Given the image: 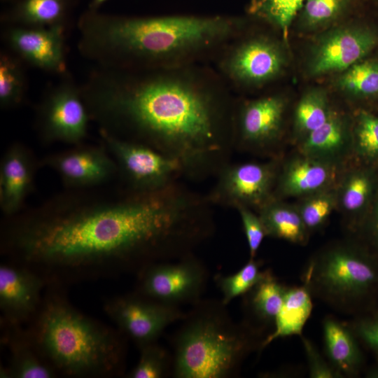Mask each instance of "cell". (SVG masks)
Listing matches in <instances>:
<instances>
[{"label": "cell", "instance_id": "obj_21", "mask_svg": "<svg viewBox=\"0 0 378 378\" xmlns=\"http://www.w3.org/2000/svg\"><path fill=\"white\" fill-rule=\"evenodd\" d=\"M3 342L9 352L6 365H1V378H55L57 373L41 355L22 325L1 324Z\"/></svg>", "mask_w": 378, "mask_h": 378}, {"label": "cell", "instance_id": "obj_22", "mask_svg": "<svg viewBox=\"0 0 378 378\" xmlns=\"http://www.w3.org/2000/svg\"><path fill=\"white\" fill-rule=\"evenodd\" d=\"M298 144L300 153L345 165L352 156V121L332 109L328 119Z\"/></svg>", "mask_w": 378, "mask_h": 378}, {"label": "cell", "instance_id": "obj_39", "mask_svg": "<svg viewBox=\"0 0 378 378\" xmlns=\"http://www.w3.org/2000/svg\"><path fill=\"white\" fill-rule=\"evenodd\" d=\"M306 356L309 377L312 378H340V374L318 351L314 343L300 336Z\"/></svg>", "mask_w": 378, "mask_h": 378}, {"label": "cell", "instance_id": "obj_19", "mask_svg": "<svg viewBox=\"0 0 378 378\" xmlns=\"http://www.w3.org/2000/svg\"><path fill=\"white\" fill-rule=\"evenodd\" d=\"M337 208L345 216L346 225L354 234L378 190L376 164L360 162L345 169L337 187Z\"/></svg>", "mask_w": 378, "mask_h": 378}, {"label": "cell", "instance_id": "obj_7", "mask_svg": "<svg viewBox=\"0 0 378 378\" xmlns=\"http://www.w3.org/2000/svg\"><path fill=\"white\" fill-rule=\"evenodd\" d=\"M243 32L215 57V69L230 89H258L283 74L287 55L276 38L262 34L243 37Z\"/></svg>", "mask_w": 378, "mask_h": 378}, {"label": "cell", "instance_id": "obj_27", "mask_svg": "<svg viewBox=\"0 0 378 378\" xmlns=\"http://www.w3.org/2000/svg\"><path fill=\"white\" fill-rule=\"evenodd\" d=\"M312 296L305 286L288 287L276 316L274 330L262 342V348L274 340L293 335L301 336L312 309Z\"/></svg>", "mask_w": 378, "mask_h": 378}, {"label": "cell", "instance_id": "obj_11", "mask_svg": "<svg viewBox=\"0 0 378 378\" xmlns=\"http://www.w3.org/2000/svg\"><path fill=\"white\" fill-rule=\"evenodd\" d=\"M279 167L275 159L228 162L216 175V181L207 198L213 206L236 209L246 206L258 212L274 198Z\"/></svg>", "mask_w": 378, "mask_h": 378}, {"label": "cell", "instance_id": "obj_28", "mask_svg": "<svg viewBox=\"0 0 378 378\" xmlns=\"http://www.w3.org/2000/svg\"><path fill=\"white\" fill-rule=\"evenodd\" d=\"M332 108L326 92L313 88L303 94L294 112V133L298 144L321 126L329 117Z\"/></svg>", "mask_w": 378, "mask_h": 378}, {"label": "cell", "instance_id": "obj_4", "mask_svg": "<svg viewBox=\"0 0 378 378\" xmlns=\"http://www.w3.org/2000/svg\"><path fill=\"white\" fill-rule=\"evenodd\" d=\"M27 323L34 343L58 376L109 378L123 372L127 337L78 310L62 286L46 287Z\"/></svg>", "mask_w": 378, "mask_h": 378}, {"label": "cell", "instance_id": "obj_14", "mask_svg": "<svg viewBox=\"0 0 378 378\" xmlns=\"http://www.w3.org/2000/svg\"><path fill=\"white\" fill-rule=\"evenodd\" d=\"M136 291L160 302L176 306L198 302L206 280L204 265L190 254L150 265L138 274Z\"/></svg>", "mask_w": 378, "mask_h": 378}, {"label": "cell", "instance_id": "obj_31", "mask_svg": "<svg viewBox=\"0 0 378 378\" xmlns=\"http://www.w3.org/2000/svg\"><path fill=\"white\" fill-rule=\"evenodd\" d=\"M353 155L362 163H378V116L365 110L352 121Z\"/></svg>", "mask_w": 378, "mask_h": 378}, {"label": "cell", "instance_id": "obj_24", "mask_svg": "<svg viewBox=\"0 0 378 378\" xmlns=\"http://www.w3.org/2000/svg\"><path fill=\"white\" fill-rule=\"evenodd\" d=\"M1 20L8 26L46 28L66 26L71 0H17Z\"/></svg>", "mask_w": 378, "mask_h": 378}, {"label": "cell", "instance_id": "obj_13", "mask_svg": "<svg viewBox=\"0 0 378 378\" xmlns=\"http://www.w3.org/2000/svg\"><path fill=\"white\" fill-rule=\"evenodd\" d=\"M103 309L118 330L139 349L157 342L168 326L186 316L178 307L154 300L137 291L107 299Z\"/></svg>", "mask_w": 378, "mask_h": 378}, {"label": "cell", "instance_id": "obj_43", "mask_svg": "<svg viewBox=\"0 0 378 378\" xmlns=\"http://www.w3.org/2000/svg\"><path fill=\"white\" fill-rule=\"evenodd\" d=\"M1 1H3L4 2L13 3L17 0H1Z\"/></svg>", "mask_w": 378, "mask_h": 378}, {"label": "cell", "instance_id": "obj_10", "mask_svg": "<svg viewBox=\"0 0 378 378\" xmlns=\"http://www.w3.org/2000/svg\"><path fill=\"white\" fill-rule=\"evenodd\" d=\"M99 132L130 190H160L176 183V178L183 176L176 160L147 145L120 139L102 130H99Z\"/></svg>", "mask_w": 378, "mask_h": 378}, {"label": "cell", "instance_id": "obj_38", "mask_svg": "<svg viewBox=\"0 0 378 378\" xmlns=\"http://www.w3.org/2000/svg\"><path fill=\"white\" fill-rule=\"evenodd\" d=\"M239 214L246 235L250 258H255L265 236V229L258 214L250 208L240 206L237 209Z\"/></svg>", "mask_w": 378, "mask_h": 378}, {"label": "cell", "instance_id": "obj_5", "mask_svg": "<svg viewBox=\"0 0 378 378\" xmlns=\"http://www.w3.org/2000/svg\"><path fill=\"white\" fill-rule=\"evenodd\" d=\"M222 301L197 302L174 341L173 372L177 378H226L262 348V331L246 321L234 323Z\"/></svg>", "mask_w": 378, "mask_h": 378}, {"label": "cell", "instance_id": "obj_9", "mask_svg": "<svg viewBox=\"0 0 378 378\" xmlns=\"http://www.w3.org/2000/svg\"><path fill=\"white\" fill-rule=\"evenodd\" d=\"M378 46V28L363 22L330 27L310 46L305 64L309 77L342 73Z\"/></svg>", "mask_w": 378, "mask_h": 378}, {"label": "cell", "instance_id": "obj_37", "mask_svg": "<svg viewBox=\"0 0 378 378\" xmlns=\"http://www.w3.org/2000/svg\"><path fill=\"white\" fill-rule=\"evenodd\" d=\"M348 323L360 344L378 359V304L354 316Z\"/></svg>", "mask_w": 378, "mask_h": 378}, {"label": "cell", "instance_id": "obj_12", "mask_svg": "<svg viewBox=\"0 0 378 378\" xmlns=\"http://www.w3.org/2000/svg\"><path fill=\"white\" fill-rule=\"evenodd\" d=\"M287 108L286 99L269 94L234 102V149L270 154L279 143Z\"/></svg>", "mask_w": 378, "mask_h": 378}, {"label": "cell", "instance_id": "obj_36", "mask_svg": "<svg viewBox=\"0 0 378 378\" xmlns=\"http://www.w3.org/2000/svg\"><path fill=\"white\" fill-rule=\"evenodd\" d=\"M139 349V361L128 377L162 378L166 376L169 370L171 359L164 348L155 342Z\"/></svg>", "mask_w": 378, "mask_h": 378}, {"label": "cell", "instance_id": "obj_26", "mask_svg": "<svg viewBox=\"0 0 378 378\" xmlns=\"http://www.w3.org/2000/svg\"><path fill=\"white\" fill-rule=\"evenodd\" d=\"M267 236L284 239L290 243L304 246L310 233L307 229L295 205L273 198L257 212Z\"/></svg>", "mask_w": 378, "mask_h": 378}, {"label": "cell", "instance_id": "obj_35", "mask_svg": "<svg viewBox=\"0 0 378 378\" xmlns=\"http://www.w3.org/2000/svg\"><path fill=\"white\" fill-rule=\"evenodd\" d=\"M260 262L255 258L249 260L236 273L216 278L223 295L222 302L227 305L234 298L246 294L266 274L260 270Z\"/></svg>", "mask_w": 378, "mask_h": 378}, {"label": "cell", "instance_id": "obj_1", "mask_svg": "<svg viewBox=\"0 0 378 378\" xmlns=\"http://www.w3.org/2000/svg\"><path fill=\"white\" fill-rule=\"evenodd\" d=\"M80 195L8 218L1 238L6 261L64 287L180 259L209 234L205 198L176 182L117 198Z\"/></svg>", "mask_w": 378, "mask_h": 378}, {"label": "cell", "instance_id": "obj_6", "mask_svg": "<svg viewBox=\"0 0 378 378\" xmlns=\"http://www.w3.org/2000/svg\"><path fill=\"white\" fill-rule=\"evenodd\" d=\"M302 284L335 311L355 316L378 300V257L354 236L329 243L308 260Z\"/></svg>", "mask_w": 378, "mask_h": 378}, {"label": "cell", "instance_id": "obj_3", "mask_svg": "<svg viewBox=\"0 0 378 378\" xmlns=\"http://www.w3.org/2000/svg\"><path fill=\"white\" fill-rule=\"evenodd\" d=\"M77 27L78 50L96 65L146 69L214 59L244 23L218 15L129 17L87 8Z\"/></svg>", "mask_w": 378, "mask_h": 378}, {"label": "cell", "instance_id": "obj_2", "mask_svg": "<svg viewBox=\"0 0 378 378\" xmlns=\"http://www.w3.org/2000/svg\"><path fill=\"white\" fill-rule=\"evenodd\" d=\"M80 87L99 130L176 160L183 176H216L230 162L235 101L204 63L146 69L96 65Z\"/></svg>", "mask_w": 378, "mask_h": 378}, {"label": "cell", "instance_id": "obj_8", "mask_svg": "<svg viewBox=\"0 0 378 378\" xmlns=\"http://www.w3.org/2000/svg\"><path fill=\"white\" fill-rule=\"evenodd\" d=\"M90 120L80 85L68 73L48 88L36 109V127L46 143L82 144Z\"/></svg>", "mask_w": 378, "mask_h": 378}, {"label": "cell", "instance_id": "obj_32", "mask_svg": "<svg viewBox=\"0 0 378 378\" xmlns=\"http://www.w3.org/2000/svg\"><path fill=\"white\" fill-rule=\"evenodd\" d=\"M305 0H251L250 14L274 27L287 43L290 27Z\"/></svg>", "mask_w": 378, "mask_h": 378}, {"label": "cell", "instance_id": "obj_20", "mask_svg": "<svg viewBox=\"0 0 378 378\" xmlns=\"http://www.w3.org/2000/svg\"><path fill=\"white\" fill-rule=\"evenodd\" d=\"M34 161L20 144H13L2 156L0 164V207L6 217L20 213L32 189Z\"/></svg>", "mask_w": 378, "mask_h": 378}, {"label": "cell", "instance_id": "obj_23", "mask_svg": "<svg viewBox=\"0 0 378 378\" xmlns=\"http://www.w3.org/2000/svg\"><path fill=\"white\" fill-rule=\"evenodd\" d=\"M326 358L342 377H358L363 370L360 343L348 322L327 315L322 321Z\"/></svg>", "mask_w": 378, "mask_h": 378}, {"label": "cell", "instance_id": "obj_42", "mask_svg": "<svg viewBox=\"0 0 378 378\" xmlns=\"http://www.w3.org/2000/svg\"><path fill=\"white\" fill-rule=\"evenodd\" d=\"M108 0H92L88 8L93 10H98L99 8Z\"/></svg>", "mask_w": 378, "mask_h": 378}, {"label": "cell", "instance_id": "obj_40", "mask_svg": "<svg viewBox=\"0 0 378 378\" xmlns=\"http://www.w3.org/2000/svg\"><path fill=\"white\" fill-rule=\"evenodd\" d=\"M354 235L361 240L378 257V190Z\"/></svg>", "mask_w": 378, "mask_h": 378}, {"label": "cell", "instance_id": "obj_34", "mask_svg": "<svg viewBox=\"0 0 378 378\" xmlns=\"http://www.w3.org/2000/svg\"><path fill=\"white\" fill-rule=\"evenodd\" d=\"M353 0H305L300 25L304 30L326 29L349 10Z\"/></svg>", "mask_w": 378, "mask_h": 378}, {"label": "cell", "instance_id": "obj_25", "mask_svg": "<svg viewBox=\"0 0 378 378\" xmlns=\"http://www.w3.org/2000/svg\"><path fill=\"white\" fill-rule=\"evenodd\" d=\"M288 286L281 284L270 270L245 295V309L251 326L262 331L274 325Z\"/></svg>", "mask_w": 378, "mask_h": 378}, {"label": "cell", "instance_id": "obj_17", "mask_svg": "<svg viewBox=\"0 0 378 378\" xmlns=\"http://www.w3.org/2000/svg\"><path fill=\"white\" fill-rule=\"evenodd\" d=\"M47 286L34 271L13 262L0 265L1 324L22 325L38 311Z\"/></svg>", "mask_w": 378, "mask_h": 378}, {"label": "cell", "instance_id": "obj_18", "mask_svg": "<svg viewBox=\"0 0 378 378\" xmlns=\"http://www.w3.org/2000/svg\"><path fill=\"white\" fill-rule=\"evenodd\" d=\"M346 165L299 153L280 165L274 197H303L337 185Z\"/></svg>", "mask_w": 378, "mask_h": 378}, {"label": "cell", "instance_id": "obj_41", "mask_svg": "<svg viewBox=\"0 0 378 378\" xmlns=\"http://www.w3.org/2000/svg\"><path fill=\"white\" fill-rule=\"evenodd\" d=\"M366 377L370 378H378V359H376L375 363H374L366 371Z\"/></svg>", "mask_w": 378, "mask_h": 378}, {"label": "cell", "instance_id": "obj_15", "mask_svg": "<svg viewBox=\"0 0 378 378\" xmlns=\"http://www.w3.org/2000/svg\"><path fill=\"white\" fill-rule=\"evenodd\" d=\"M66 26L37 28L8 26L3 38L9 51L24 64L63 76L67 74Z\"/></svg>", "mask_w": 378, "mask_h": 378}, {"label": "cell", "instance_id": "obj_29", "mask_svg": "<svg viewBox=\"0 0 378 378\" xmlns=\"http://www.w3.org/2000/svg\"><path fill=\"white\" fill-rule=\"evenodd\" d=\"M337 87L356 99L378 97V57L369 56L341 73Z\"/></svg>", "mask_w": 378, "mask_h": 378}, {"label": "cell", "instance_id": "obj_30", "mask_svg": "<svg viewBox=\"0 0 378 378\" xmlns=\"http://www.w3.org/2000/svg\"><path fill=\"white\" fill-rule=\"evenodd\" d=\"M25 64L11 52L0 54V105L8 109L23 102L27 89Z\"/></svg>", "mask_w": 378, "mask_h": 378}, {"label": "cell", "instance_id": "obj_16", "mask_svg": "<svg viewBox=\"0 0 378 378\" xmlns=\"http://www.w3.org/2000/svg\"><path fill=\"white\" fill-rule=\"evenodd\" d=\"M43 165L57 173L64 185L85 189L104 184L118 174L117 164L106 147L75 146L48 156Z\"/></svg>", "mask_w": 378, "mask_h": 378}, {"label": "cell", "instance_id": "obj_33", "mask_svg": "<svg viewBox=\"0 0 378 378\" xmlns=\"http://www.w3.org/2000/svg\"><path fill=\"white\" fill-rule=\"evenodd\" d=\"M337 185L301 197L296 204L310 234L322 229L337 208Z\"/></svg>", "mask_w": 378, "mask_h": 378}]
</instances>
